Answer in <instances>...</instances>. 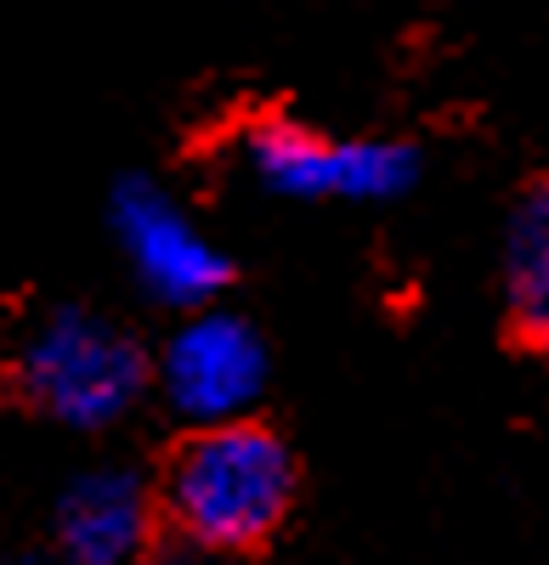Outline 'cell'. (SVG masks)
<instances>
[{"mask_svg":"<svg viewBox=\"0 0 549 565\" xmlns=\"http://www.w3.org/2000/svg\"><path fill=\"white\" fill-rule=\"evenodd\" d=\"M498 306L510 334L549 356V170L516 193L498 232Z\"/></svg>","mask_w":549,"mask_h":565,"instance_id":"cell-7","label":"cell"},{"mask_svg":"<svg viewBox=\"0 0 549 565\" xmlns=\"http://www.w3.org/2000/svg\"><path fill=\"white\" fill-rule=\"evenodd\" d=\"M239 164L284 204H397L425 181V153L408 136H329L289 114L250 119Z\"/></svg>","mask_w":549,"mask_h":565,"instance_id":"cell-3","label":"cell"},{"mask_svg":"<svg viewBox=\"0 0 549 565\" xmlns=\"http://www.w3.org/2000/svg\"><path fill=\"white\" fill-rule=\"evenodd\" d=\"M142 565H226V559L210 554V548H199V543H188V537H159Z\"/></svg>","mask_w":549,"mask_h":565,"instance_id":"cell-8","label":"cell"},{"mask_svg":"<svg viewBox=\"0 0 549 565\" xmlns=\"http://www.w3.org/2000/svg\"><path fill=\"white\" fill-rule=\"evenodd\" d=\"M295 492H300L295 452L261 418L188 430V441L170 452L159 481V503L176 537L221 559L255 554L278 537V526L295 509Z\"/></svg>","mask_w":549,"mask_h":565,"instance_id":"cell-1","label":"cell"},{"mask_svg":"<svg viewBox=\"0 0 549 565\" xmlns=\"http://www.w3.org/2000/svg\"><path fill=\"white\" fill-rule=\"evenodd\" d=\"M12 385L40 418L74 436H103L154 391V356L125 322L91 306H52L23 328Z\"/></svg>","mask_w":549,"mask_h":565,"instance_id":"cell-2","label":"cell"},{"mask_svg":"<svg viewBox=\"0 0 549 565\" xmlns=\"http://www.w3.org/2000/svg\"><path fill=\"white\" fill-rule=\"evenodd\" d=\"M12 565H63V559H57L52 548H29V554H18Z\"/></svg>","mask_w":549,"mask_h":565,"instance_id":"cell-9","label":"cell"},{"mask_svg":"<svg viewBox=\"0 0 549 565\" xmlns=\"http://www.w3.org/2000/svg\"><path fill=\"white\" fill-rule=\"evenodd\" d=\"M159 492L130 463H91L52 503V554L63 565H142L154 554Z\"/></svg>","mask_w":549,"mask_h":565,"instance_id":"cell-6","label":"cell"},{"mask_svg":"<svg viewBox=\"0 0 549 565\" xmlns=\"http://www.w3.org/2000/svg\"><path fill=\"white\" fill-rule=\"evenodd\" d=\"M266 380H272V351L261 328L226 306L176 317L154 356V391L188 430L255 418Z\"/></svg>","mask_w":549,"mask_h":565,"instance_id":"cell-5","label":"cell"},{"mask_svg":"<svg viewBox=\"0 0 549 565\" xmlns=\"http://www.w3.org/2000/svg\"><path fill=\"white\" fill-rule=\"evenodd\" d=\"M108 232L125 255L130 282L154 306L176 317L221 306L226 282H233V255L154 175H119V186L108 193Z\"/></svg>","mask_w":549,"mask_h":565,"instance_id":"cell-4","label":"cell"}]
</instances>
